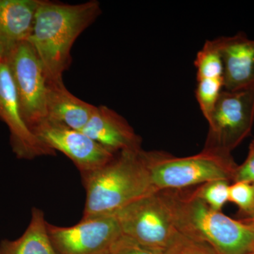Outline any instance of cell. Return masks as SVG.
I'll return each mask as SVG.
<instances>
[{
    "mask_svg": "<svg viewBox=\"0 0 254 254\" xmlns=\"http://www.w3.org/2000/svg\"><path fill=\"white\" fill-rule=\"evenodd\" d=\"M101 12L96 0L77 4L39 0L28 41L43 64L48 83L63 81L72 60L73 43Z\"/></svg>",
    "mask_w": 254,
    "mask_h": 254,
    "instance_id": "1",
    "label": "cell"
},
{
    "mask_svg": "<svg viewBox=\"0 0 254 254\" xmlns=\"http://www.w3.org/2000/svg\"><path fill=\"white\" fill-rule=\"evenodd\" d=\"M86 191L83 216L111 215L158 191L152 182L145 150H123L104 166L82 175Z\"/></svg>",
    "mask_w": 254,
    "mask_h": 254,
    "instance_id": "2",
    "label": "cell"
},
{
    "mask_svg": "<svg viewBox=\"0 0 254 254\" xmlns=\"http://www.w3.org/2000/svg\"><path fill=\"white\" fill-rule=\"evenodd\" d=\"M179 232L204 242L218 254L254 253V229L213 210L193 191L171 190Z\"/></svg>",
    "mask_w": 254,
    "mask_h": 254,
    "instance_id": "3",
    "label": "cell"
},
{
    "mask_svg": "<svg viewBox=\"0 0 254 254\" xmlns=\"http://www.w3.org/2000/svg\"><path fill=\"white\" fill-rule=\"evenodd\" d=\"M157 190H184L215 180H233L237 168L231 155L203 149L198 154L177 158L159 151H145Z\"/></svg>",
    "mask_w": 254,
    "mask_h": 254,
    "instance_id": "4",
    "label": "cell"
},
{
    "mask_svg": "<svg viewBox=\"0 0 254 254\" xmlns=\"http://www.w3.org/2000/svg\"><path fill=\"white\" fill-rule=\"evenodd\" d=\"M111 215L124 235L140 245L164 252L178 230L171 190H160Z\"/></svg>",
    "mask_w": 254,
    "mask_h": 254,
    "instance_id": "5",
    "label": "cell"
},
{
    "mask_svg": "<svg viewBox=\"0 0 254 254\" xmlns=\"http://www.w3.org/2000/svg\"><path fill=\"white\" fill-rule=\"evenodd\" d=\"M208 132L203 149L231 155L250 134L254 124V87L222 91L207 119Z\"/></svg>",
    "mask_w": 254,
    "mask_h": 254,
    "instance_id": "6",
    "label": "cell"
},
{
    "mask_svg": "<svg viewBox=\"0 0 254 254\" xmlns=\"http://www.w3.org/2000/svg\"><path fill=\"white\" fill-rule=\"evenodd\" d=\"M25 123L31 130L47 119L48 80L36 50L23 42L6 62Z\"/></svg>",
    "mask_w": 254,
    "mask_h": 254,
    "instance_id": "7",
    "label": "cell"
},
{
    "mask_svg": "<svg viewBox=\"0 0 254 254\" xmlns=\"http://www.w3.org/2000/svg\"><path fill=\"white\" fill-rule=\"evenodd\" d=\"M50 240L58 254H112L123 235L113 215L82 218L71 227L48 222Z\"/></svg>",
    "mask_w": 254,
    "mask_h": 254,
    "instance_id": "8",
    "label": "cell"
},
{
    "mask_svg": "<svg viewBox=\"0 0 254 254\" xmlns=\"http://www.w3.org/2000/svg\"><path fill=\"white\" fill-rule=\"evenodd\" d=\"M32 132L52 150L68 157L81 175L98 170L116 155L81 131L48 119L38 124Z\"/></svg>",
    "mask_w": 254,
    "mask_h": 254,
    "instance_id": "9",
    "label": "cell"
},
{
    "mask_svg": "<svg viewBox=\"0 0 254 254\" xmlns=\"http://www.w3.org/2000/svg\"><path fill=\"white\" fill-rule=\"evenodd\" d=\"M0 120L9 128L10 143L17 158L32 160L56 155V152L45 145L25 123L6 63H0Z\"/></svg>",
    "mask_w": 254,
    "mask_h": 254,
    "instance_id": "10",
    "label": "cell"
},
{
    "mask_svg": "<svg viewBox=\"0 0 254 254\" xmlns=\"http://www.w3.org/2000/svg\"><path fill=\"white\" fill-rule=\"evenodd\" d=\"M221 55L224 88L235 91L254 87V40L245 33L214 40Z\"/></svg>",
    "mask_w": 254,
    "mask_h": 254,
    "instance_id": "11",
    "label": "cell"
},
{
    "mask_svg": "<svg viewBox=\"0 0 254 254\" xmlns=\"http://www.w3.org/2000/svg\"><path fill=\"white\" fill-rule=\"evenodd\" d=\"M81 131L113 154L141 148V138L131 125L105 105L97 107Z\"/></svg>",
    "mask_w": 254,
    "mask_h": 254,
    "instance_id": "12",
    "label": "cell"
},
{
    "mask_svg": "<svg viewBox=\"0 0 254 254\" xmlns=\"http://www.w3.org/2000/svg\"><path fill=\"white\" fill-rule=\"evenodd\" d=\"M39 0H0V63L31 36Z\"/></svg>",
    "mask_w": 254,
    "mask_h": 254,
    "instance_id": "13",
    "label": "cell"
},
{
    "mask_svg": "<svg viewBox=\"0 0 254 254\" xmlns=\"http://www.w3.org/2000/svg\"><path fill=\"white\" fill-rule=\"evenodd\" d=\"M97 107L68 91L63 81L49 82L47 92V119L81 131Z\"/></svg>",
    "mask_w": 254,
    "mask_h": 254,
    "instance_id": "14",
    "label": "cell"
},
{
    "mask_svg": "<svg viewBox=\"0 0 254 254\" xmlns=\"http://www.w3.org/2000/svg\"><path fill=\"white\" fill-rule=\"evenodd\" d=\"M0 254H58L50 240L43 210L32 209L31 221L26 231L16 240L1 241Z\"/></svg>",
    "mask_w": 254,
    "mask_h": 254,
    "instance_id": "15",
    "label": "cell"
},
{
    "mask_svg": "<svg viewBox=\"0 0 254 254\" xmlns=\"http://www.w3.org/2000/svg\"><path fill=\"white\" fill-rule=\"evenodd\" d=\"M194 64L197 80H224L223 63L214 40L205 42L204 46L197 53Z\"/></svg>",
    "mask_w": 254,
    "mask_h": 254,
    "instance_id": "16",
    "label": "cell"
},
{
    "mask_svg": "<svg viewBox=\"0 0 254 254\" xmlns=\"http://www.w3.org/2000/svg\"><path fill=\"white\" fill-rule=\"evenodd\" d=\"M223 88V79L204 78L197 80L195 97L200 110L206 120L213 112Z\"/></svg>",
    "mask_w": 254,
    "mask_h": 254,
    "instance_id": "17",
    "label": "cell"
},
{
    "mask_svg": "<svg viewBox=\"0 0 254 254\" xmlns=\"http://www.w3.org/2000/svg\"><path fill=\"white\" fill-rule=\"evenodd\" d=\"M229 181L215 180L207 182L195 190L196 195L213 210L220 211L229 201Z\"/></svg>",
    "mask_w": 254,
    "mask_h": 254,
    "instance_id": "18",
    "label": "cell"
},
{
    "mask_svg": "<svg viewBox=\"0 0 254 254\" xmlns=\"http://www.w3.org/2000/svg\"><path fill=\"white\" fill-rule=\"evenodd\" d=\"M163 254H218L212 247L177 232Z\"/></svg>",
    "mask_w": 254,
    "mask_h": 254,
    "instance_id": "19",
    "label": "cell"
},
{
    "mask_svg": "<svg viewBox=\"0 0 254 254\" xmlns=\"http://www.w3.org/2000/svg\"><path fill=\"white\" fill-rule=\"evenodd\" d=\"M229 201L236 204L250 216L254 207V185L235 182L229 188Z\"/></svg>",
    "mask_w": 254,
    "mask_h": 254,
    "instance_id": "20",
    "label": "cell"
},
{
    "mask_svg": "<svg viewBox=\"0 0 254 254\" xmlns=\"http://www.w3.org/2000/svg\"><path fill=\"white\" fill-rule=\"evenodd\" d=\"M112 254H163V252L144 247L123 234L114 247Z\"/></svg>",
    "mask_w": 254,
    "mask_h": 254,
    "instance_id": "21",
    "label": "cell"
},
{
    "mask_svg": "<svg viewBox=\"0 0 254 254\" xmlns=\"http://www.w3.org/2000/svg\"><path fill=\"white\" fill-rule=\"evenodd\" d=\"M234 182H246L254 185V143L252 142L248 156L245 163L237 166L233 177Z\"/></svg>",
    "mask_w": 254,
    "mask_h": 254,
    "instance_id": "22",
    "label": "cell"
},
{
    "mask_svg": "<svg viewBox=\"0 0 254 254\" xmlns=\"http://www.w3.org/2000/svg\"><path fill=\"white\" fill-rule=\"evenodd\" d=\"M243 221L245 222L246 223L249 224L254 229V218L245 219V220H243Z\"/></svg>",
    "mask_w": 254,
    "mask_h": 254,
    "instance_id": "23",
    "label": "cell"
},
{
    "mask_svg": "<svg viewBox=\"0 0 254 254\" xmlns=\"http://www.w3.org/2000/svg\"><path fill=\"white\" fill-rule=\"evenodd\" d=\"M250 218H254V207L253 210H252V213L250 214Z\"/></svg>",
    "mask_w": 254,
    "mask_h": 254,
    "instance_id": "24",
    "label": "cell"
},
{
    "mask_svg": "<svg viewBox=\"0 0 254 254\" xmlns=\"http://www.w3.org/2000/svg\"><path fill=\"white\" fill-rule=\"evenodd\" d=\"M254 254V253H252V254Z\"/></svg>",
    "mask_w": 254,
    "mask_h": 254,
    "instance_id": "25",
    "label": "cell"
},
{
    "mask_svg": "<svg viewBox=\"0 0 254 254\" xmlns=\"http://www.w3.org/2000/svg\"><path fill=\"white\" fill-rule=\"evenodd\" d=\"M252 142H253V143H254V141H252Z\"/></svg>",
    "mask_w": 254,
    "mask_h": 254,
    "instance_id": "26",
    "label": "cell"
}]
</instances>
